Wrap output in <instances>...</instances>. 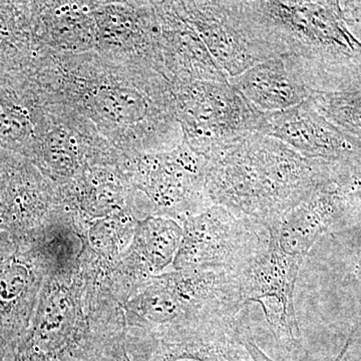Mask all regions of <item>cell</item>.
<instances>
[{
  "mask_svg": "<svg viewBox=\"0 0 361 361\" xmlns=\"http://www.w3.org/2000/svg\"><path fill=\"white\" fill-rule=\"evenodd\" d=\"M259 134L279 140L311 160L361 159L360 142L327 120L310 99L286 111L262 113Z\"/></svg>",
  "mask_w": 361,
  "mask_h": 361,
  "instance_id": "obj_6",
  "label": "cell"
},
{
  "mask_svg": "<svg viewBox=\"0 0 361 361\" xmlns=\"http://www.w3.org/2000/svg\"><path fill=\"white\" fill-rule=\"evenodd\" d=\"M174 111L190 147L208 157L247 135L259 133L262 111L254 109L229 80L178 82Z\"/></svg>",
  "mask_w": 361,
  "mask_h": 361,
  "instance_id": "obj_3",
  "label": "cell"
},
{
  "mask_svg": "<svg viewBox=\"0 0 361 361\" xmlns=\"http://www.w3.org/2000/svg\"><path fill=\"white\" fill-rule=\"evenodd\" d=\"M242 339H243V343L244 345H245L247 350L250 353L252 361H275L266 355L262 349L259 348L258 344L256 343L255 339H254L253 336H252L250 329L247 326H245V329L243 330V336H242ZM350 344L351 337H349L348 341H346L345 345H344L343 348L341 349V353L336 356V360L334 361H343L344 356L348 353Z\"/></svg>",
  "mask_w": 361,
  "mask_h": 361,
  "instance_id": "obj_12",
  "label": "cell"
},
{
  "mask_svg": "<svg viewBox=\"0 0 361 361\" xmlns=\"http://www.w3.org/2000/svg\"><path fill=\"white\" fill-rule=\"evenodd\" d=\"M168 66L178 82L197 80L228 82L229 78L214 61L201 37L173 13L164 11Z\"/></svg>",
  "mask_w": 361,
  "mask_h": 361,
  "instance_id": "obj_8",
  "label": "cell"
},
{
  "mask_svg": "<svg viewBox=\"0 0 361 361\" xmlns=\"http://www.w3.org/2000/svg\"><path fill=\"white\" fill-rule=\"evenodd\" d=\"M320 113L361 144V75L332 92H313L308 97Z\"/></svg>",
  "mask_w": 361,
  "mask_h": 361,
  "instance_id": "obj_10",
  "label": "cell"
},
{
  "mask_svg": "<svg viewBox=\"0 0 361 361\" xmlns=\"http://www.w3.org/2000/svg\"><path fill=\"white\" fill-rule=\"evenodd\" d=\"M349 30L361 42V1H341Z\"/></svg>",
  "mask_w": 361,
  "mask_h": 361,
  "instance_id": "obj_13",
  "label": "cell"
},
{
  "mask_svg": "<svg viewBox=\"0 0 361 361\" xmlns=\"http://www.w3.org/2000/svg\"><path fill=\"white\" fill-rule=\"evenodd\" d=\"M355 264H353V271L358 278H361V226L357 228V231L355 234Z\"/></svg>",
  "mask_w": 361,
  "mask_h": 361,
  "instance_id": "obj_14",
  "label": "cell"
},
{
  "mask_svg": "<svg viewBox=\"0 0 361 361\" xmlns=\"http://www.w3.org/2000/svg\"><path fill=\"white\" fill-rule=\"evenodd\" d=\"M334 161L311 160L274 137L253 133L208 156L212 205L264 226L307 199Z\"/></svg>",
  "mask_w": 361,
  "mask_h": 361,
  "instance_id": "obj_1",
  "label": "cell"
},
{
  "mask_svg": "<svg viewBox=\"0 0 361 361\" xmlns=\"http://www.w3.org/2000/svg\"><path fill=\"white\" fill-rule=\"evenodd\" d=\"M229 82L254 109L262 113L288 110L303 103L311 94L282 56L258 63L229 78Z\"/></svg>",
  "mask_w": 361,
  "mask_h": 361,
  "instance_id": "obj_7",
  "label": "cell"
},
{
  "mask_svg": "<svg viewBox=\"0 0 361 361\" xmlns=\"http://www.w3.org/2000/svg\"><path fill=\"white\" fill-rule=\"evenodd\" d=\"M267 229L225 207L211 205L185 222L175 266L185 270L240 271L264 248Z\"/></svg>",
  "mask_w": 361,
  "mask_h": 361,
  "instance_id": "obj_4",
  "label": "cell"
},
{
  "mask_svg": "<svg viewBox=\"0 0 361 361\" xmlns=\"http://www.w3.org/2000/svg\"><path fill=\"white\" fill-rule=\"evenodd\" d=\"M141 244L152 269L161 270L177 255L183 230L173 220L149 219L142 225Z\"/></svg>",
  "mask_w": 361,
  "mask_h": 361,
  "instance_id": "obj_11",
  "label": "cell"
},
{
  "mask_svg": "<svg viewBox=\"0 0 361 361\" xmlns=\"http://www.w3.org/2000/svg\"><path fill=\"white\" fill-rule=\"evenodd\" d=\"M32 90L23 78L0 77V146L13 151L30 148L35 132Z\"/></svg>",
  "mask_w": 361,
  "mask_h": 361,
  "instance_id": "obj_9",
  "label": "cell"
},
{
  "mask_svg": "<svg viewBox=\"0 0 361 361\" xmlns=\"http://www.w3.org/2000/svg\"><path fill=\"white\" fill-rule=\"evenodd\" d=\"M247 13L313 92H332L361 75V42L341 1H244Z\"/></svg>",
  "mask_w": 361,
  "mask_h": 361,
  "instance_id": "obj_2",
  "label": "cell"
},
{
  "mask_svg": "<svg viewBox=\"0 0 361 361\" xmlns=\"http://www.w3.org/2000/svg\"><path fill=\"white\" fill-rule=\"evenodd\" d=\"M182 8L229 78L281 56L247 13L244 1L187 2Z\"/></svg>",
  "mask_w": 361,
  "mask_h": 361,
  "instance_id": "obj_5",
  "label": "cell"
},
{
  "mask_svg": "<svg viewBox=\"0 0 361 361\" xmlns=\"http://www.w3.org/2000/svg\"><path fill=\"white\" fill-rule=\"evenodd\" d=\"M116 361H132L130 360L129 355H127L125 348L116 350Z\"/></svg>",
  "mask_w": 361,
  "mask_h": 361,
  "instance_id": "obj_15",
  "label": "cell"
}]
</instances>
